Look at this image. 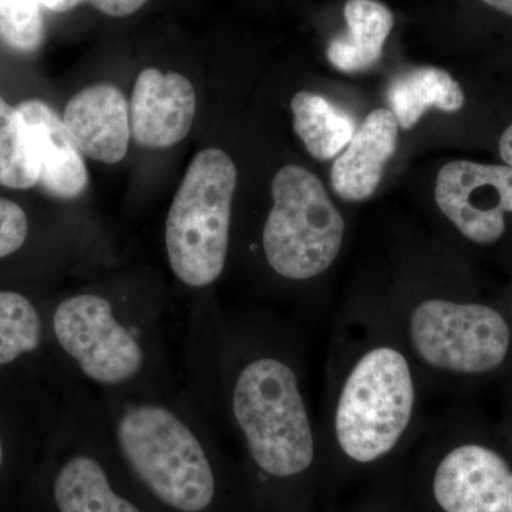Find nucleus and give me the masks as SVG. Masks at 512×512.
<instances>
[{"instance_id": "obj_19", "label": "nucleus", "mask_w": 512, "mask_h": 512, "mask_svg": "<svg viewBox=\"0 0 512 512\" xmlns=\"http://www.w3.org/2000/svg\"><path fill=\"white\" fill-rule=\"evenodd\" d=\"M39 184V167L22 114L0 97V185L29 190Z\"/></svg>"}, {"instance_id": "obj_11", "label": "nucleus", "mask_w": 512, "mask_h": 512, "mask_svg": "<svg viewBox=\"0 0 512 512\" xmlns=\"http://www.w3.org/2000/svg\"><path fill=\"white\" fill-rule=\"evenodd\" d=\"M195 107L187 77L148 67L138 74L131 96V137L141 147H174L190 134Z\"/></svg>"}, {"instance_id": "obj_3", "label": "nucleus", "mask_w": 512, "mask_h": 512, "mask_svg": "<svg viewBox=\"0 0 512 512\" xmlns=\"http://www.w3.org/2000/svg\"><path fill=\"white\" fill-rule=\"evenodd\" d=\"M111 446L154 512H261L239 458L183 386L99 397Z\"/></svg>"}, {"instance_id": "obj_25", "label": "nucleus", "mask_w": 512, "mask_h": 512, "mask_svg": "<svg viewBox=\"0 0 512 512\" xmlns=\"http://www.w3.org/2000/svg\"><path fill=\"white\" fill-rule=\"evenodd\" d=\"M487 8L512 19V0H480Z\"/></svg>"}, {"instance_id": "obj_21", "label": "nucleus", "mask_w": 512, "mask_h": 512, "mask_svg": "<svg viewBox=\"0 0 512 512\" xmlns=\"http://www.w3.org/2000/svg\"><path fill=\"white\" fill-rule=\"evenodd\" d=\"M409 460L375 478L355 500L332 512H412L407 487Z\"/></svg>"}, {"instance_id": "obj_2", "label": "nucleus", "mask_w": 512, "mask_h": 512, "mask_svg": "<svg viewBox=\"0 0 512 512\" xmlns=\"http://www.w3.org/2000/svg\"><path fill=\"white\" fill-rule=\"evenodd\" d=\"M426 387L376 298L333 320L319 427L326 488L375 478L406 463L426 427Z\"/></svg>"}, {"instance_id": "obj_24", "label": "nucleus", "mask_w": 512, "mask_h": 512, "mask_svg": "<svg viewBox=\"0 0 512 512\" xmlns=\"http://www.w3.org/2000/svg\"><path fill=\"white\" fill-rule=\"evenodd\" d=\"M498 151H500L501 160L504 164L512 167V123L505 128L501 134L500 143H498Z\"/></svg>"}, {"instance_id": "obj_8", "label": "nucleus", "mask_w": 512, "mask_h": 512, "mask_svg": "<svg viewBox=\"0 0 512 512\" xmlns=\"http://www.w3.org/2000/svg\"><path fill=\"white\" fill-rule=\"evenodd\" d=\"M238 171L220 148L192 158L165 220L168 266L194 292L212 288L227 268Z\"/></svg>"}, {"instance_id": "obj_6", "label": "nucleus", "mask_w": 512, "mask_h": 512, "mask_svg": "<svg viewBox=\"0 0 512 512\" xmlns=\"http://www.w3.org/2000/svg\"><path fill=\"white\" fill-rule=\"evenodd\" d=\"M413 456L412 512H512L511 461L463 420H427Z\"/></svg>"}, {"instance_id": "obj_27", "label": "nucleus", "mask_w": 512, "mask_h": 512, "mask_svg": "<svg viewBox=\"0 0 512 512\" xmlns=\"http://www.w3.org/2000/svg\"><path fill=\"white\" fill-rule=\"evenodd\" d=\"M511 312H512V301H511Z\"/></svg>"}, {"instance_id": "obj_4", "label": "nucleus", "mask_w": 512, "mask_h": 512, "mask_svg": "<svg viewBox=\"0 0 512 512\" xmlns=\"http://www.w3.org/2000/svg\"><path fill=\"white\" fill-rule=\"evenodd\" d=\"M161 305L77 291L52 306L50 336L64 369L96 396L148 394L180 384Z\"/></svg>"}, {"instance_id": "obj_12", "label": "nucleus", "mask_w": 512, "mask_h": 512, "mask_svg": "<svg viewBox=\"0 0 512 512\" xmlns=\"http://www.w3.org/2000/svg\"><path fill=\"white\" fill-rule=\"evenodd\" d=\"M63 121L83 156L103 164H117L126 157L130 106L114 84L97 83L74 94Z\"/></svg>"}, {"instance_id": "obj_18", "label": "nucleus", "mask_w": 512, "mask_h": 512, "mask_svg": "<svg viewBox=\"0 0 512 512\" xmlns=\"http://www.w3.org/2000/svg\"><path fill=\"white\" fill-rule=\"evenodd\" d=\"M50 333L36 303L18 291H0V367L15 365L42 350Z\"/></svg>"}, {"instance_id": "obj_20", "label": "nucleus", "mask_w": 512, "mask_h": 512, "mask_svg": "<svg viewBox=\"0 0 512 512\" xmlns=\"http://www.w3.org/2000/svg\"><path fill=\"white\" fill-rule=\"evenodd\" d=\"M45 40L37 0H0V43L20 53L36 52Z\"/></svg>"}, {"instance_id": "obj_15", "label": "nucleus", "mask_w": 512, "mask_h": 512, "mask_svg": "<svg viewBox=\"0 0 512 512\" xmlns=\"http://www.w3.org/2000/svg\"><path fill=\"white\" fill-rule=\"evenodd\" d=\"M343 16L346 30L330 40L326 56L339 72H366L382 59L394 28L393 12L379 0H346Z\"/></svg>"}, {"instance_id": "obj_23", "label": "nucleus", "mask_w": 512, "mask_h": 512, "mask_svg": "<svg viewBox=\"0 0 512 512\" xmlns=\"http://www.w3.org/2000/svg\"><path fill=\"white\" fill-rule=\"evenodd\" d=\"M40 6L53 12L63 13L72 10L82 3H89L94 9L113 18H124L133 15L143 8L148 0H37Z\"/></svg>"}, {"instance_id": "obj_7", "label": "nucleus", "mask_w": 512, "mask_h": 512, "mask_svg": "<svg viewBox=\"0 0 512 512\" xmlns=\"http://www.w3.org/2000/svg\"><path fill=\"white\" fill-rule=\"evenodd\" d=\"M46 494L50 512H154L114 453L99 399L80 384L60 406Z\"/></svg>"}, {"instance_id": "obj_13", "label": "nucleus", "mask_w": 512, "mask_h": 512, "mask_svg": "<svg viewBox=\"0 0 512 512\" xmlns=\"http://www.w3.org/2000/svg\"><path fill=\"white\" fill-rule=\"evenodd\" d=\"M18 110L29 128L43 190L60 200L82 195L89 173L63 119L40 100L23 101Z\"/></svg>"}, {"instance_id": "obj_26", "label": "nucleus", "mask_w": 512, "mask_h": 512, "mask_svg": "<svg viewBox=\"0 0 512 512\" xmlns=\"http://www.w3.org/2000/svg\"><path fill=\"white\" fill-rule=\"evenodd\" d=\"M6 463V447L5 443H3L2 434H0V471L3 470Z\"/></svg>"}, {"instance_id": "obj_5", "label": "nucleus", "mask_w": 512, "mask_h": 512, "mask_svg": "<svg viewBox=\"0 0 512 512\" xmlns=\"http://www.w3.org/2000/svg\"><path fill=\"white\" fill-rule=\"evenodd\" d=\"M376 299L413 357L429 397L497 375L510 363V319L447 282L406 279Z\"/></svg>"}, {"instance_id": "obj_22", "label": "nucleus", "mask_w": 512, "mask_h": 512, "mask_svg": "<svg viewBox=\"0 0 512 512\" xmlns=\"http://www.w3.org/2000/svg\"><path fill=\"white\" fill-rule=\"evenodd\" d=\"M29 220L16 202L0 197V259L9 258L25 247Z\"/></svg>"}, {"instance_id": "obj_16", "label": "nucleus", "mask_w": 512, "mask_h": 512, "mask_svg": "<svg viewBox=\"0 0 512 512\" xmlns=\"http://www.w3.org/2000/svg\"><path fill=\"white\" fill-rule=\"evenodd\" d=\"M387 99L403 130L416 126L433 107L444 113H457L466 103L460 83L437 67H416L400 74L390 83Z\"/></svg>"}, {"instance_id": "obj_1", "label": "nucleus", "mask_w": 512, "mask_h": 512, "mask_svg": "<svg viewBox=\"0 0 512 512\" xmlns=\"http://www.w3.org/2000/svg\"><path fill=\"white\" fill-rule=\"evenodd\" d=\"M180 382L228 440L261 512H313L326 488L305 325L268 311L194 306Z\"/></svg>"}, {"instance_id": "obj_17", "label": "nucleus", "mask_w": 512, "mask_h": 512, "mask_svg": "<svg viewBox=\"0 0 512 512\" xmlns=\"http://www.w3.org/2000/svg\"><path fill=\"white\" fill-rule=\"evenodd\" d=\"M291 109L295 133L316 160L338 156L355 134V119L319 94L296 93Z\"/></svg>"}, {"instance_id": "obj_10", "label": "nucleus", "mask_w": 512, "mask_h": 512, "mask_svg": "<svg viewBox=\"0 0 512 512\" xmlns=\"http://www.w3.org/2000/svg\"><path fill=\"white\" fill-rule=\"evenodd\" d=\"M437 208L468 244L503 242L512 215V167L454 160L441 168L434 191Z\"/></svg>"}, {"instance_id": "obj_9", "label": "nucleus", "mask_w": 512, "mask_h": 512, "mask_svg": "<svg viewBox=\"0 0 512 512\" xmlns=\"http://www.w3.org/2000/svg\"><path fill=\"white\" fill-rule=\"evenodd\" d=\"M345 237V218L322 181L299 165L282 167L258 242L269 274L295 288L319 284L342 255Z\"/></svg>"}, {"instance_id": "obj_14", "label": "nucleus", "mask_w": 512, "mask_h": 512, "mask_svg": "<svg viewBox=\"0 0 512 512\" xmlns=\"http://www.w3.org/2000/svg\"><path fill=\"white\" fill-rule=\"evenodd\" d=\"M399 141V121L392 110H373L360 124L330 171L333 191L348 202L369 200Z\"/></svg>"}]
</instances>
